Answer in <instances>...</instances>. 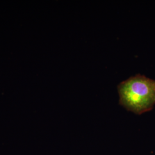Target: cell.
<instances>
[{"instance_id":"cell-1","label":"cell","mask_w":155,"mask_h":155,"mask_svg":"<svg viewBox=\"0 0 155 155\" xmlns=\"http://www.w3.org/2000/svg\"><path fill=\"white\" fill-rule=\"evenodd\" d=\"M120 104L136 114L151 110L155 105V80L137 74L118 86Z\"/></svg>"}]
</instances>
